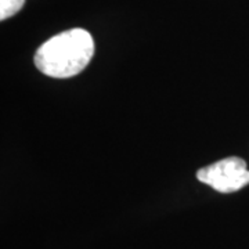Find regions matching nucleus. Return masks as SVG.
Returning <instances> with one entry per match:
<instances>
[{
    "label": "nucleus",
    "mask_w": 249,
    "mask_h": 249,
    "mask_svg": "<svg viewBox=\"0 0 249 249\" xmlns=\"http://www.w3.org/2000/svg\"><path fill=\"white\" fill-rule=\"evenodd\" d=\"M94 55V40L88 31L73 28L50 37L37 49L36 68L50 78L65 79L82 72Z\"/></svg>",
    "instance_id": "1"
},
{
    "label": "nucleus",
    "mask_w": 249,
    "mask_h": 249,
    "mask_svg": "<svg viewBox=\"0 0 249 249\" xmlns=\"http://www.w3.org/2000/svg\"><path fill=\"white\" fill-rule=\"evenodd\" d=\"M196 178L213 190L230 194L249 184V170L245 160L230 157L198 170Z\"/></svg>",
    "instance_id": "2"
},
{
    "label": "nucleus",
    "mask_w": 249,
    "mask_h": 249,
    "mask_svg": "<svg viewBox=\"0 0 249 249\" xmlns=\"http://www.w3.org/2000/svg\"><path fill=\"white\" fill-rule=\"evenodd\" d=\"M25 0H0V19L4 21L22 9Z\"/></svg>",
    "instance_id": "3"
}]
</instances>
